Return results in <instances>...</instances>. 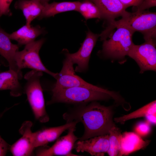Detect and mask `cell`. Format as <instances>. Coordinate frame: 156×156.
Returning <instances> with one entry per match:
<instances>
[{
	"mask_svg": "<svg viewBox=\"0 0 156 156\" xmlns=\"http://www.w3.org/2000/svg\"><path fill=\"white\" fill-rule=\"evenodd\" d=\"M80 2L78 1L54 2L50 3H46L44 4L42 12L38 19L40 20L54 16L57 14L67 11H77Z\"/></svg>",
	"mask_w": 156,
	"mask_h": 156,
	"instance_id": "obj_20",
	"label": "cell"
},
{
	"mask_svg": "<svg viewBox=\"0 0 156 156\" xmlns=\"http://www.w3.org/2000/svg\"><path fill=\"white\" fill-rule=\"evenodd\" d=\"M151 114H156V101H153L128 114L115 118L114 121L116 122L123 124L129 120L142 117H145Z\"/></svg>",
	"mask_w": 156,
	"mask_h": 156,
	"instance_id": "obj_21",
	"label": "cell"
},
{
	"mask_svg": "<svg viewBox=\"0 0 156 156\" xmlns=\"http://www.w3.org/2000/svg\"><path fill=\"white\" fill-rule=\"evenodd\" d=\"M43 72L32 70L24 76L26 82L23 91L36 119L41 123L49 120L46 112L42 89L40 83V78Z\"/></svg>",
	"mask_w": 156,
	"mask_h": 156,
	"instance_id": "obj_3",
	"label": "cell"
},
{
	"mask_svg": "<svg viewBox=\"0 0 156 156\" xmlns=\"http://www.w3.org/2000/svg\"><path fill=\"white\" fill-rule=\"evenodd\" d=\"M116 21L129 28L134 32L138 31L143 35L145 41L155 40L156 13L145 10L131 13L128 12Z\"/></svg>",
	"mask_w": 156,
	"mask_h": 156,
	"instance_id": "obj_5",
	"label": "cell"
},
{
	"mask_svg": "<svg viewBox=\"0 0 156 156\" xmlns=\"http://www.w3.org/2000/svg\"><path fill=\"white\" fill-rule=\"evenodd\" d=\"M94 3L98 8L101 19L105 20L108 26L101 34V36L106 38L114 28L115 18L122 17L127 12L126 8L119 0H89Z\"/></svg>",
	"mask_w": 156,
	"mask_h": 156,
	"instance_id": "obj_8",
	"label": "cell"
},
{
	"mask_svg": "<svg viewBox=\"0 0 156 156\" xmlns=\"http://www.w3.org/2000/svg\"><path fill=\"white\" fill-rule=\"evenodd\" d=\"M20 79L18 73L11 69L0 73V90H9L11 96H21L23 90L19 82Z\"/></svg>",
	"mask_w": 156,
	"mask_h": 156,
	"instance_id": "obj_18",
	"label": "cell"
},
{
	"mask_svg": "<svg viewBox=\"0 0 156 156\" xmlns=\"http://www.w3.org/2000/svg\"><path fill=\"white\" fill-rule=\"evenodd\" d=\"M50 0H40L41 2L43 4L48 3V2Z\"/></svg>",
	"mask_w": 156,
	"mask_h": 156,
	"instance_id": "obj_30",
	"label": "cell"
},
{
	"mask_svg": "<svg viewBox=\"0 0 156 156\" xmlns=\"http://www.w3.org/2000/svg\"><path fill=\"white\" fill-rule=\"evenodd\" d=\"M9 34L0 27V55L7 61L9 69L16 72L21 79L23 77L22 73L18 68L15 61L19 45L12 43Z\"/></svg>",
	"mask_w": 156,
	"mask_h": 156,
	"instance_id": "obj_14",
	"label": "cell"
},
{
	"mask_svg": "<svg viewBox=\"0 0 156 156\" xmlns=\"http://www.w3.org/2000/svg\"><path fill=\"white\" fill-rule=\"evenodd\" d=\"M15 9L21 10L26 20V25L38 18L43 10L44 4L40 0H18L14 5Z\"/></svg>",
	"mask_w": 156,
	"mask_h": 156,
	"instance_id": "obj_17",
	"label": "cell"
},
{
	"mask_svg": "<svg viewBox=\"0 0 156 156\" xmlns=\"http://www.w3.org/2000/svg\"><path fill=\"white\" fill-rule=\"evenodd\" d=\"M77 123L75 122L66 123L62 125L46 128L34 132L35 148L43 146L55 140L64 132L76 126Z\"/></svg>",
	"mask_w": 156,
	"mask_h": 156,
	"instance_id": "obj_15",
	"label": "cell"
},
{
	"mask_svg": "<svg viewBox=\"0 0 156 156\" xmlns=\"http://www.w3.org/2000/svg\"><path fill=\"white\" fill-rule=\"evenodd\" d=\"M111 107H107L93 102L88 105L76 107L63 115L66 123H82L84 127L83 135L79 140H84L95 136L109 134L115 125L113 119Z\"/></svg>",
	"mask_w": 156,
	"mask_h": 156,
	"instance_id": "obj_1",
	"label": "cell"
},
{
	"mask_svg": "<svg viewBox=\"0 0 156 156\" xmlns=\"http://www.w3.org/2000/svg\"><path fill=\"white\" fill-rule=\"evenodd\" d=\"M50 105L55 103H85L98 100L112 99L117 102L125 101L117 93L96 86L93 88L74 87L67 88L53 89Z\"/></svg>",
	"mask_w": 156,
	"mask_h": 156,
	"instance_id": "obj_2",
	"label": "cell"
},
{
	"mask_svg": "<svg viewBox=\"0 0 156 156\" xmlns=\"http://www.w3.org/2000/svg\"><path fill=\"white\" fill-rule=\"evenodd\" d=\"M33 124L30 121H26L19 129L22 137L10 146V150L14 156H31L35 148L34 133L31 131Z\"/></svg>",
	"mask_w": 156,
	"mask_h": 156,
	"instance_id": "obj_12",
	"label": "cell"
},
{
	"mask_svg": "<svg viewBox=\"0 0 156 156\" xmlns=\"http://www.w3.org/2000/svg\"><path fill=\"white\" fill-rule=\"evenodd\" d=\"M109 148V134L79 140L75 142L74 146L77 152H86L95 156H104Z\"/></svg>",
	"mask_w": 156,
	"mask_h": 156,
	"instance_id": "obj_13",
	"label": "cell"
},
{
	"mask_svg": "<svg viewBox=\"0 0 156 156\" xmlns=\"http://www.w3.org/2000/svg\"><path fill=\"white\" fill-rule=\"evenodd\" d=\"M151 130L150 123L147 121L138 123L134 128L135 133L140 137L148 135Z\"/></svg>",
	"mask_w": 156,
	"mask_h": 156,
	"instance_id": "obj_24",
	"label": "cell"
},
{
	"mask_svg": "<svg viewBox=\"0 0 156 156\" xmlns=\"http://www.w3.org/2000/svg\"><path fill=\"white\" fill-rule=\"evenodd\" d=\"M156 6V0H143L140 4L136 7L137 10L135 11L144 10Z\"/></svg>",
	"mask_w": 156,
	"mask_h": 156,
	"instance_id": "obj_26",
	"label": "cell"
},
{
	"mask_svg": "<svg viewBox=\"0 0 156 156\" xmlns=\"http://www.w3.org/2000/svg\"><path fill=\"white\" fill-rule=\"evenodd\" d=\"M4 112L0 114V118ZM10 146L0 135V156L6 155L8 151L10 150Z\"/></svg>",
	"mask_w": 156,
	"mask_h": 156,
	"instance_id": "obj_27",
	"label": "cell"
},
{
	"mask_svg": "<svg viewBox=\"0 0 156 156\" xmlns=\"http://www.w3.org/2000/svg\"><path fill=\"white\" fill-rule=\"evenodd\" d=\"M77 11L86 20L98 18L101 19L100 12L96 5L89 0H84L80 2Z\"/></svg>",
	"mask_w": 156,
	"mask_h": 156,
	"instance_id": "obj_23",
	"label": "cell"
},
{
	"mask_svg": "<svg viewBox=\"0 0 156 156\" xmlns=\"http://www.w3.org/2000/svg\"><path fill=\"white\" fill-rule=\"evenodd\" d=\"M145 117L147 121L149 123L156 124V114H149L146 116Z\"/></svg>",
	"mask_w": 156,
	"mask_h": 156,
	"instance_id": "obj_29",
	"label": "cell"
},
{
	"mask_svg": "<svg viewBox=\"0 0 156 156\" xmlns=\"http://www.w3.org/2000/svg\"><path fill=\"white\" fill-rule=\"evenodd\" d=\"M13 0H0V17L5 15L10 16L12 13L10 6Z\"/></svg>",
	"mask_w": 156,
	"mask_h": 156,
	"instance_id": "obj_25",
	"label": "cell"
},
{
	"mask_svg": "<svg viewBox=\"0 0 156 156\" xmlns=\"http://www.w3.org/2000/svg\"><path fill=\"white\" fill-rule=\"evenodd\" d=\"M121 3L126 9L129 7L138 6L142 3L143 0H119Z\"/></svg>",
	"mask_w": 156,
	"mask_h": 156,
	"instance_id": "obj_28",
	"label": "cell"
},
{
	"mask_svg": "<svg viewBox=\"0 0 156 156\" xmlns=\"http://www.w3.org/2000/svg\"><path fill=\"white\" fill-rule=\"evenodd\" d=\"M76 126L68 130L67 135L59 138L51 147L43 148L38 151L36 155L38 156H52L55 155L76 156L72 151L75 144L79 139L74 134Z\"/></svg>",
	"mask_w": 156,
	"mask_h": 156,
	"instance_id": "obj_10",
	"label": "cell"
},
{
	"mask_svg": "<svg viewBox=\"0 0 156 156\" xmlns=\"http://www.w3.org/2000/svg\"><path fill=\"white\" fill-rule=\"evenodd\" d=\"M156 41H145L139 45L133 44L128 56L137 62L140 68L141 73L147 70L156 71Z\"/></svg>",
	"mask_w": 156,
	"mask_h": 156,
	"instance_id": "obj_7",
	"label": "cell"
},
{
	"mask_svg": "<svg viewBox=\"0 0 156 156\" xmlns=\"http://www.w3.org/2000/svg\"><path fill=\"white\" fill-rule=\"evenodd\" d=\"M116 30L110 38L104 40L101 52L105 56L114 59L124 58L134 44L132 36L134 32L126 26L115 21Z\"/></svg>",
	"mask_w": 156,
	"mask_h": 156,
	"instance_id": "obj_4",
	"label": "cell"
},
{
	"mask_svg": "<svg viewBox=\"0 0 156 156\" xmlns=\"http://www.w3.org/2000/svg\"><path fill=\"white\" fill-rule=\"evenodd\" d=\"M45 32L44 29L39 25L34 27L26 24L9 34V36L11 40L16 41L18 45H25L34 41L37 37Z\"/></svg>",
	"mask_w": 156,
	"mask_h": 156,
	"instance_id": "obj_19",
	"label": "cell"
},
{
	"mask_svg": "<svg viewBox=\"0 0 156 156\" xmlns=\"http://www.w3.org/2000/svg\"><path fill=\"white\" fill-rule=\"evenodd\" d=\"M150 140H144L135 133L125 132L122 134L119 156L127 155L145 148Z\"/></svg>",
	"mask_w": 156,
	"mask_h": 156,
	"instance_id": "obj_16",
	"label": "cell"
},
{
	"mask_svg": "<svg viewBox=\"0 0 156 156\" xmlns=\"http://www.w3.org/2000/svg\"><path fill=\"white\" fill-rule=\"evenodd\" d=\"M109 135V148L107 153L110 156H119L122 137L121 131L115 126L110 129Z\"/></svg>",
	"mask_w": 156,
	"mask_h": 156,
	"instance_id": "obj_22",
	"label": "cell"
},
{
	"mask_svg": "<svg viewBox=\"0 0 156 156\" xmlns=\"http://www.w3.org/2000/svg\"><path fill=\"white\" fill-rule=\"evenodd\" d=\"M45 41L42 38L25 45L22 51H18L15 56V61L18 69L29 68L45 73L57 79L58 73L52 72L44 65L40 58L39 51Z\"/></svg>",
	"mask_w": 156,
	"mask_h": 156,
	"instance_id": "obj_6",
	"label": "cell"
},
{
	"mask_svg": "<svg viewBox=\"0 0 156 156\" xmlns=\"http://www.w3.org/2000/svg\"><path fill=\"white\" fill-rule=\"evenodd\" d=\"M66 56L60 72L58 73L57 81L53 89L67 88L74 87L93 88L95 86L89 83L75 74L73 63L70 59Z\"/></svg>",
	"mask_w": 156,
	"mask_h": 156,
	"instance_id": "obj_11",
	"label": "cell"
},
{
	"mask_svg": "<svg viewBox=\"0 0 156 156\" xmlns=\"http://www.w3.org/2000/svg\"><path fill=\"white\" fill-rule=\"evenodd\" d=\"M100 36V34H94L89 30L85 40L77 52L70 53L66 49L64 52L65 55L70 59L74 64H77L75 70V71L81 72L87 69L91 53Z\"/></svg>",
	"mask_w": 156,
	"mask_h": 156,
	"instance_id": "obj_9",
	"label": "cell"
}]
</instances>
